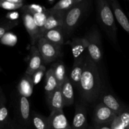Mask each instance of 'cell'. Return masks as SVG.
I'll list each match as a JSON object with an SVG mask.
<instances>
[{"label":"cell","instance_id":"603a6c76","mask_svg":"<svg viewBox=\"0 0 129 129\" xmlns=\"http://www.w3.org/2000/svg\"><path fill=\"white\" fill-rule=\"evenodd\" d=\"M51 68L53 69L54 75H55L57 81L58 86L61 87L68 76L66 75L65 65L62 62L59 61L53 64L52 65Z\"/></svg>","mask_w":129,"mask_h":129},{"label":"cell","instance_id":"cb8c5ba5","mask_svg":"<svg viewBox=\"0 0 129 129\" xmlns=\"http://www.w3.org/2000/svg\"><path fill=\"white\" fill-rule=\"evenodd\" d=\"M31 123L35 129H50L48 117L35 112L31 114Z\"/></svg>","mask_w":129,"mask_h":129},{"label":"cell","instance_id":"ac0fdd59","mask_svg":"<svg viewBox=\"0 0 129 129\" xmlns=\"http://www.w3.org/2000/svg\"><path fill=\"white\" fill-rule=\"evenodd\" d=\"M19 117L23 124L28 125L31 123L30 102L28 98L22 96L19 98Z\"/></svg>","mask_w":129,"mask_h":129},{"label":"cell","instance_id":"6da1fadb","mask_svg":"<svg viewBox=\"0 0 129 129\" xmlns=\"http://www.w3.org/2000/svg\"><path fill=\"white\" fill-rule=\"evenodd\" d=\"M101 86L98 66L87 52L79 88L84 101L87 103L95 102L100 94Z\"/></svg>","mask_w":129,"mask_h":129},{"label":"cell","instance_id":"f35d334b","mask_svg":"<svg viewBox=\"0 0 129 129\" xmlns=\"http://www.w3.org/2000/svg\"><path fill=\"white\" fill-rule=\"evenodd\" d=\"M128 129H129V127H128Z\"/></svg>","mask_w":129,"mask_h":129},{"label":"cell","instance_id":"2e32d148","mask_svg":"<svg viewBox=\"0 0 129 129\" xmlns=\"http://www.w3.org/2000/svg\"><path fill=\"white\" fill-rule=\"evenodd\" d=\"M47 103L51 112L63 110L64 102L61 91V87H57L56 89L47 98Z\"/></svg>","mask_w":129,"mask_h":129},{"label":"cell","instance_id":"484cf974","mask_svg":"<svg viewBox=\"0 0 129 129\" xmlns=\"http://www.w3.org/2000/svg\"><path fill=\"white\" fill-rule=\"evenodd\" d=\"M47 9L45 12L35 13L32 15L35 24L37 26L38 28L39 29L41 37H42L43 30H44V26H45V22H46L47 18Z\"/></svg>","mask_w":129,"mask_h":129},{"label":"cell","instance_id":"30bf717a","mask_svg":"<svg viewBox=\"0 0 129 129\" xmlns=\"http://www.w3.org/2000/svg\"><path fill=\"white\" fill-rule=\"evenodd\" d=\"M72 129H88L87 120V110L83 104H78L73 118Z\"/></svg>","mask_w":129,"mask_h":129},{"label":"cell","instance_id":"5b68a950","mask_svg":"<svg viewBox=\"0 0 129 129\" xmlns=\"http://www.w3.org/2000/svg\"><path fill=\"white\" fill-rule=\"evenodd\" d=\"M87 41V50L89 57L94 62L98 64L102 59V49L100 34L98 29L92 30L85 37Z\"/></svg>","mask_w":129,"mask_h":129},{"label":"cell","instance_id":"9c48e42d","mask_svg":"<svg viewBox=\"0 0 129 129\" xmlns=\"http://www.w3.org/2000/svg\"><path fill=\"white\" fill-rule=\"evenodd\" d=\"M48 119L50 129H72L63 110L51 112Z\"/></svg>","mask_w":129,"mask_h":129},{"label":"cell","instance_id":"3957f363","mask_svg":"<svg viewBox=\"0 0 129 129\" xmlns=\"http://www.w3.org/2000/svg\"><path fill=\"white\" fill-rule=\"evenodd\" d=\"M90 4L91 0H84L79 3L76 4L66 13L63 22L64 37H69L73 34L81 20L89 10Z\"/></svg>","mask_w":129,"mask_h":129},{"label":"cell","instance_id":"d4e9b609","mask_svg":"<svg viewBox=\"0 0 129 129\" xmlns=\"http://www.w3.org/2000/svg\"><path fill=\"white\" fill-rule=\"evenodd\" d=\"M76 4L77 3L75 0H60L54 6L49 9L51 11L66 13Z\"/></svg>","mask_w":129,"mask_h":129},{"label":"cell","instance_id":"44dd1931","mask_svg":"<svg viewBox=\"0 0 129 129\" xmlns=\"http://www.w3.org/2000/svg\"><path fill=\"white\" fill-rule=\"evenodd\" d=\"M58 84L57 79L54 75L53 69L51 68L45 73V91L47 99L52 94V93L57 88Z\"/></svg>","mask_w":129,"mask_h":129},{"label":"cell","instance_id":"5bb4252c","mask_svg":"<svg viewBox=\"0 0 129 129\" xmlns=\"http://www.w3.org/2000/svg\"><path fill=\"white\" fill-rule=\"evenodd\" d=\"M70 45L71 47L74 60H78L86 56L88 52V45L85 37L73 39L71 42Z\"/></svg>","mask_w":129,"mask_h":129},{"label":"cell","instance_id":"9a60e30c","mask_svg":"<svg viewBox=\"0 0 129 129\" xmlns=\"http://www.w3.org/2000/svg\"><path fill=\"white\" fill-rule=\"evenodd\" d=\"M85 58L86 56L78 60H74L73 68H72L70 76L69 77L73 85L78 88H79L81 78L84 66Z\"/></svg>","mask_w":129,"mask_h":129},{"label":"cell","instance_id":"d6986e66","mask_svg":"<svg viewBox=\"0 0 129 129\" xmlns=\"http://www.w3.org/2000/svg\"><path fill=\"white\" fill-rule=\"evenodd\" d=\"M42 37L52 44L62 47L64 42L63 27H57L47 30L43 34Z\"/></svg>","mask_w":129,"mask_h":129},{"label":"cell","instance_id":"d6a6232c","mask_svg":"<svg viewBox=\"0 0 129 129\" xmlns=\"http://www.w3.org/2000/svg\"><path fill=\"white\" fill-rule=\"evenodd\" d=\"M88 129H112V128L111 124H94Z\"/></svg>","mask_w":129,"mask_h":129},{"label":"cell","instance_id":"1f68e13d","mask_svg":"<svg viewBox=\"0 0 129 129\" xmlns=\"http://www.w3.org/2000/svg\"><path fill=\"white\" fill-rule=\"evenodd\" d=\"M19 16H20V14L18 12L15 11H11V12H9L6 14V18L8 19L10 21H17V20L18 19Z\"/></svg>","mask_w":129,"mask_h":129},{"label":"cell","instance_id":"ab89813d","mask_svg":"<svg viewBox=\"0 0 129 129\" xmlns=\"http://www.w3.org/2000/svg\"><path fill=\"white\" fill-rule=\"evenodd\" d=\"M128 1H129V0H128Z\"/></svg>","mask_w":129,"mask_h":129},{"label":"cell","instance_id":"836d02e7","mask_svg":"<svg viewBox=\"0 0 129 129\" xmlns=\"http://www.w3.org/2000/svg\"><path fill=\"white\" fill-rule=\"evenodd\" d=\"M6 1H10V2L16 3H23L24 0H6Z\"/></svg>","mask_w":129,"mask_h":129},{"label":"cell","instance_id":"4316f807","mask_svg":"<svg viewBox=\"0 0 129 129\" xmlns=\"http://www.w3.org/2000/svg\"><path fill=\"white\" fill-rule=\"evenodd\" d=\"M20 10H21V11H26V12L33 15V14L35 13L45 12L47 9L44 6L40 5L30 4V5H24L23 6Z\"/></svg>","mask_w":129,"mask_h":129},{"label":"cell","instance_id":"7402d4cb","mask_svg":"<svg viewBox=\"0 0 129 129\" xmlns=\"http://www.w3.org/2000/svg\"><path fill=\"white\" fill-rule=\"evenodd\" d=\"M112 129H128L129 127V110L126 108L111 123Z\"/></svg>","mask_w":129,"mask_h":129},{"label":"cell","instance_id":"74e56055","mask_svg":"<svg viewBox=\"0 0 129 129\" xmlns=\"http://www.w3.org/2000/svg\"><path fill=\"white\" fill-rule=\"evenodd\" d=\"M1 71V68H0V71Z\"/></svg>","mask_w":129,"mask_h":129},{"label":"cell","instance_id":"277c9868","mask_svg":"<svg viewBox=\"0 0 129 129\" xmlns=\"http://www.w3.org/2000/svg\"><path fill=\"white\" fill-rule=\"evenodd\" d=\"M36 45L45 64L55 61L61 55L62 47L50 42L45 38H40Z\"/></svg>","mask_w":129,"mask_h":129},{"label":"cell","instance_id":"f1b7e54d","mask_svg":"<svg viewBox=\"0 0 129 129\" xmlns=\"http://www.w3.org/2000/svg\"><path fill=\"white\" fill-rule=\"evenodd\" d=\"M23 5V3H16L6 0H0V7L9 11H15L18 9H21Z\"/></svg>","mask_w":129,"mask_h":129},{"label":"cell","instance_id":"e575fe53","mask_svg":"<svg viewBox=\"0 0 129 129\" xmlns=\"http://www.w3.org/2000/svg\"><path fill=\"white\" fill-rule=\"evenodd\" d=\"M9 129H23L20 127H17V126L15 125H11L9 126Z\"/></svg>","mask_w":129,"mask_h":129},{"label":"cell","instance_id":"4dcf8cb0","mask_svg":"<svg viewBox=\"0 0 129 129\" xmlns=\"http://www.w3.org/2000/svg\"><path fill=\"white\" fill-rule=\"evenodd\" d=\"M45 70H46V69H45V66L42 65L40 68H39L36 71L34 72V74L31 75L34 86L37 85L41 81L42 78H43L44 74H45Z\"/></svg>","mask_w":129,"mask_h":129},{"label":"cell","instance_id":"7a4b0ae2","mask_svg":"<svg viewBox=\"0 0 129 129\" xmlns=\"http://www.w3.org/2000/svg\"><path fill=\"white\" fill-rule=\"evenodd\" d=\"M96 5L101 25L110 40L116 43L117 27L114 14L109 3L107 0H96Z\"/></svg>","mask_w":129,"mask_h":129},{"label":"cell","instance_id":"4fadbf2b","mask_svg":"<svg viewBox=\"0 0 129 129\" xmlns=\"http://www.w3.org/2000/svg\"><path fill=\"white\" fill-rule=\"evenodd\" d=\"M42 57L41 56V54L39 52V49L35 45L31 46L30 49L28 65L25 73L29 75H32L34 72L36 71L42 65Z\"/></svg>","mask_w":129,"mask_h":129},{"label":"cell","instance_id":"7c38bea8","mask_svg":"<svg viewBox=\"0 0 129 129\" xmlns=\"http://www.w3.org/2000/svg\"><path fill=\"white\" fill-rule=\"evenodd\" d=\"M112 9L114 16L123 30L129 34V20L122 10L117 0H107Z\"/></svg>","mask_w":129,"mask_h":129},{"label":"cell","instance_id":"8992f818","mask_svg":"<svg viewBox=\"0 0 129 129\" xmlns=\"http://www.w3.org/2000/svg\"><path fill=\"white\" fill-rule=\"evenodd\" d=\"M117 117L113 111L101 102L96 106L93 112L94 124H111Z\"/></svg>","mask_w":129,"mask_h":129},{"label":"cell","instance_id":"8fae6325","mask_svg":"<svg viewBox=\"0 0 129 129\" xmlns=\"http://www.w3.org/2000/svg\"><path fill=\"white\" fill-rule=\"evenodd\" d=\"M47 18L43 30V34L47 30L57 27H63L64 16L66 13L51 11L50 9H47Z\"/></svg>","mask_w":129,"mask_h":129},{"label":"cell","instance_id":"ffe728a7","mask_svg":"<svg viewBox=\"0 0 129 129\" xmlns=\"http://www.w3.org/2000/svg\"><path fill=\"white\" fill-rule=\"evenodd\" d=\"M61 91L64 102V106L69 107L74 103V89L73 84L69 76H67L65 81L61 86Z\"/></svg>","mask_w":129,"mask_h":129},{"label":"cell","instance_id":"ba28073f","mask_svg":"<svg viewBox=\"0 0 129 129\" xmlns=\"http://www.w3.org/2000/svg\"><path fill=\"white\" fill-rule=\"evenodd\" d=\"M101 103L104 104L113 111L117 116L125 108V107L112 93L108 91H102L100 93Z\"/></svg>","mask_w":129,"mask_h":129},{"label":"cell","instance_id":"f546056e","mask_svg":"<svg viewBox=\"0 0 129 129\" xmlns=\"http://www.w3.org/2000/svg\"><path fill=\"white\" fill-rule=\"evenodd\" d=\"M18 24V21H8L0 25V39L2 38L6 33L10 29L13 28Z\"/></svg>","mask_w":129,"mask_h":129},{"label":"cell","instance_id":"83f0119b","mask_svg":"<svg viewBox=\"0 0 129 129\" xmlns=\"http://www.w3.org/2000/svg\"><path fill=\"white\" fill-rule=\"evenodd\" d=\"M8 124V110L4 101H0V125L5 128Z\"/></svg>","mask_w":129,"mask_h":129},{"label":"cell","instance_id":"52a82bcc","mask_svg":"<svg viewBox=\"0 0 129 129\" xmlns=\"http://www.w3.org/2000/svg\"><path fill=\"white\" fill-rule=\"evenodd\" d=\"M21 12L22 13L21 17H22L23 25L30 36L31 46H34L36 45L39 39L41 38L40 31L35 24L32 15L26 11H21Z\"/></svg>","mask_w":129,"mask_h":129},{"label":"cell","instance_id":"e0dca14e","mask_svg":"<svg viewBox=\"0 0 129 129\" xmlns=\"http://www.w3.org/2000/svg\"><path fill=\"white\" fill-rule=\"evenodd\" d=\"M34 86L32 76L25 73V75L20 79L17 88L20 96L29 98L32 94Z\"/></svg>","mask_w":129,"mask_h":129},{"label":"cell","instance_id":"d590c367","mask_svg":"<svg viewBox=\"0 0 129 129\" xmlns=\"http://www.w3.org/2000/svg\"><path fill=\"white\" fill-rule=\"evenodd\" d=\"M84 1V0H75V1L76 3H79L81 2V1Z\"/></svg>","mask_w":129,"mask_h":129},{"label":"cell","instance_id":"8d00e7d4","mask_svg":"<svg viewBox=\"0 0 129 129\" xmlns=\"http://www.w3.org/2000/svg\"><path fill=\"white\" fill-rule=\"evenodd\" d=\"M0 129H5V128H3V127H2L1 125H0Z\"/></svg>","mask_w":129,"mask_h":129}]
</instances>
